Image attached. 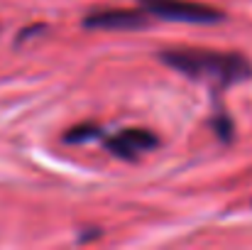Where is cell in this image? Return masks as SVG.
<instances>
[{
    "mask_svg": "<svg viewBox=\"0 0 252 250\" xmlns=\"http://www.w3.org/2000/svg\"><path fill=\"white\" fill-rule=\"evenodd\" d=\"M103 135V130L95 125V123H81V125H74L66 135H64V140L66 143H88V140H95V138H100Z\"/></svg>",
    "mask_w": 252,
    "mask_h": 250,
    "instance_id": "5b68a950",
    "label": "cell"
},
{
    "mask_svg": "<svg viewBox=\"0 0 252 250\" xmlns=\"http://www.w3.org/2000/svg\"><path fill=\"white\" fill-rule=\"evenodd\" d=\"M213 125H216V133H218L223 140H230V135H233V123H230V118H225V115H218Z\"/></svg>",
    "mask_w": 252,
    "mask_h": 250,
    "instance_id": "8992f818",
    "label": "cell"
},
{
    "mask_svg": "<svg viewBox=\"0 0 252 250\" xmlns=\"http://www.w3.org/2000/svg\"><path fill=\"white\" fill-rule=\"evenodd\" d=\"M147 15H155L159 20L171 22H193V25H213L223 22L225 15L211 5L193 2V0H137Z\"/></svg>",
    "mask_w": 252,
    "mask_h": 250,
    "instance_id": "7a4b0ae2",
    "label": "cell"
},
{
    "mask_svg": "<svg viewBox=\"0 0 252 250\" xmlns=\"http://www.w3.org/2000/svg\"><path fill=\"white\" fill-rule=\"evenodd\" d=\"M159 59L176 69L179 74L196 79V81H208L218 88L233 86V83L252 79V64L243 54L235 52H213V49H164L159 52Z\"/></svg>",
    "mask_w": 252,
    "mask_h": 250,
    "instance_id": "6da1fadb",
    "label": "cell"
},
{
    "mask_svg": "<svg viewBox=\"0 0 252 250\" xmlns=\"http://www.w3.org/2000/svg\"><path fill=\"white\" fill-rule=\"evenodd\" d=\"M91 30H140L147 27V10H125V7H103L84 17Z\"/></svg>",
    "mask_w": 252,
    "mask_h": 250,
    "instance_id": "3957f363",
    "label": "cell"
},
{
    "mask_svg": "<svg viewBox=\"0 0 252 250\" xmlns=\"http://www.w3.org/2000/svg\"><path fill=\"white\" fill-rule=\"evenodd\" d=\"M157 145H159L157 135L145 128H127L115 133L113 138H105V147L120 160H137L142 152L155 150Z\"/></svg>",
    "mask_w": 252,
    "mask_h": 250,
    "instance_id": "277c9868",
    "label": "cell"
}]
</instances>
